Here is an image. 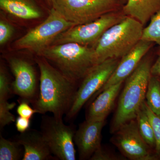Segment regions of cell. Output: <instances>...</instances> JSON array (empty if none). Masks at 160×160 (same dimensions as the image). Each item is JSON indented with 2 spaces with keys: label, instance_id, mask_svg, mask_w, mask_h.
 Returning a JSON list of instances; mask_svg holds the SVG:
<instances>
[{
  "label": "cell",
  "instance_id": "22",
  "mask_svg": "<svg viewBox=\"0 0 160 160\" xmlns=\"http://www.w3.org/2000/svg\"><path fill=\"white\" fill-rule=\"evenodd\" d=\"M142 106L151 123L155 139L156 152L158 155H160V116L155 113L146 104V101L143 103Z\"/></svg>",
  "mask_w": 160,
  "mask_h": 160
},
{
  "label": "cell",
  "instance_id": "9",
  "mask_svg": "<svg viewBox=\"0 0 160 160\" xmlns=\"http://www.w3.org/2000/svg\"><path fill=\"white\" fill-rule=\"evenodd\" d=\"M124 17L112 12L91 22L72 26L58 35L52 45L74 42L94 47L104 32Z\"/></svg>",
  "mask_w": 160,
  "mask_h": 160
},
{
  "label": "cell",
  "instance_id": "17",
  "mask_svg": "<svg viewBox=\"0 0 160 160\" xmlns=\"http://www.w3.org/2000/svg\"><path fill=\"white\" fill-rule=\"evenodd\" d=\"M160 9V0H127L123 14L138 20L144 26Z\"/></svg>",
  "mask_w": 160,
  "mask_h": 160
},
{
  "label": "cell",
  "instance_id": "13",
  "mask_svg": "<svg viewBox=\"0 0 160 160\" xmlns=\"http://www.w3.org/2000/svg\"><path fill=\"white\" fill-rule=\"evenodd\" d=\"M151 46L152 42L140 40L129 52L122 58L117 67L107 82L92 98L97 96L109 86L123 82L126 79L138 66Z\"/></svg>",
  "mask_w": 160,
  "mask_h": 160
},
{
  "label": "cell",
  "instance_id": "4",
  "mask_svg": "<svg viewBox=\"0 0 160 160\" xmlns=\"http://www.w3.org/2000/svg\"><path fill=\"white\" fill-rule=\"evenodd\" d=\"M143 29L142 23L129 16L111 26L95 46L98 63L127 54L141 40Z\"/></svg>",
  "mask_w": 160,
  "mask_h": 160
},
{
  "label": "cell",
  "instance_id": "2",
  "mask_svg": "<svg viewBox=\"0 0 160 160\" xmlns=\"http://www.w3.org/2000/svg\"><path fill=\"white\" fill-rule=\"evenodd\" d=\"M38 56L45 58L65 77L76 84L99 64L94 47L74 42L51 45Z\"/></svg>",
  "mask_w": 160,
  "mask_h": 160
},
{
  "label": "cell",
  "instance_id": "18",
  "mask_svg": "<svg viewBox=\"0 0 160 160\" xmlns=\"http://www.w3.org/2000/svg\"><path fill=\"white\" fill-rule=\"evenodd\" d=\"M138 129L142 138L150 148L155 147L153 129L146 111L142 106L136 117Z\"/></svg>",
  "mask_w": 160,
  "mask_h": 160
},
{
  "label": "cell",
  "instance_id": "7",
  "mask_svg": "<svg viewBox=\"0 0 160 160\" xmlns=\"http://www.w3.org/2000/svg\"><path fill=\"white\" fill-rule=\"evenodd\" d=\"M41 132L52 154L61 160H75L74 137L72 126L65 125L62 119L44 115L40 125Z\"/></svg>",
  "mask_w": 160,
  "mask_h": 160
},
{
  "label": "cell",
  "instance_id": "1",
  "mask_svg": "<svg viewBox=\"0 0 160 160\" xmlns=\"http://www.w3.org/2000/svg\"><path fill=\"white\" fill-rule=\"evenodd\" d=\"M35 60L40 71L39 92L32 104L38 113H52L62 119L69 112L78 88L76 84L65 77L46 59L38 56Z\"/></svg>",
  "mask_w": 160,
  "mask_h": 160
},
{
  "label": "cell",
  "instance_id": "31",
  "mask_svg": "<svg viewBox=\"0 0 160 160\" xmlns=\"http://www.w3.org/2000/svg\"><path fill=\"white\" fill-rule=\"evenodd\" d=\"M118 1H119L120 2H121V0H118Z\"/></svg>",
  "mask_w": 160,
  "mask_h": 160
},
{
  "label": "cell",
  "instance_id": "24",
  "mask_svg": "<svg viewBox=\"0 0 160 160\" xmlns=\"http://www.w3.org/2000/svg\"><path fill=\"white\" fill-rule=\"evenodd\" d=\"M12 93L11 84L7 72L2 66L0 69V101H8Z\"/></svg>",
  "mask_w": 160,
  "mask_h": 160
},
{
  "label": "cell",
  "instance_id": "6",
  "mask_svg": "<svg viewBox=\"0 0 160 160\" xmlns=\"http://www.w3.org/2000/svg\"><path fill=\"white\" fill-rule=\"evenodd\" d=\"M75 26L52 8L46 19L18 39L15 46L18 49H28L38 55L51 46L60 33Z\"/></svg>",
  "mask_w": 160,
  "mask_h": 160
},
{
  "label": "cell",
  "instance_id": "5",
  "mask_svg": "<svg viewBox=\"0 0 160 160\" xmlns=\"http://www.w3.org/2000/svg\"><path fill=\"white\" fill-rule=\"evenodd\" d=\"M118 0H52V8L75 26L93 22L121 7Z\"/></svg>",
  "mask_w": 160,
  "mask_h": 160
},
{
  "label": "cell",
  "instance_id": "21",
  "mask_svg": "<svg viewBox=\"0 0 160 160\" xmlns=\"http://www.w3.org/2000/svg\"><path fill=\"white\" fill-rule=\"evenodd\" d=\"M150 20L149 25L143 29L141 40L156 43L160 47V9Z\"/></svg>",
  "mask_w": 160,
  "mask_h": 160
},
{
  "label": "cell",
  "instance_id": "16",
  "mask_svg": "<svg viewBox=\"0 0 160 160\" xmlns=\"http://www.w3.org/2000/svg\"><path fill=\"white\" fill-rule=\"evenodd\" d=\"M0 8L22 19L39 18L43 14L39 0H0Z\"/></svg>",
  "mask_w": 160,
  "mask_h": 160
},
{
  "label": "cell",
  "instance_id": "11",
  "mask_svg": "<svg viewBox=\"0 0 160 160\" xmlns=\"http://www.w3.org/2000/svg\"><path fill=\"white\" fill-rule=\"evenodd\" d=\"M8 63L14 77L11 83L12 93L19 96L21 101L32 105L37 99L39 92L33 65L27 60L16 57L9 58Z\"/></svg>",
  "mask_w": 160,
  "mask_h": 160
},
{
  "label": "cell",
  "instance_id": "30",
  "mask_svg": "<svg viewBox=\"0 0 160 160\" xmlns=\"http://www.w3.org/2000/svg\"><path fill=\"white\" fill-rule=\"evenodd\" d=\"M47 1H48V2H49V4H50V6H51L52 0H47Z\"/></svg>",
  "mask_w": 160,
  "mask_h": 160
},
{
  "label": "cell",
  "instance_id": "26",
  "mask_svg": "<svg viewBox=\"0 0 160 160\" xmlns=\"http://www.w3.org/2000/svg\"><path fill=\"white\" fill-rule=\"evenodd\" d=\"M29 104V103L26 101H21L17 108V112L19 116L31 119L35 113H38L37 110L32 108Z\"/></svg>",
  "mask_w": 160,
  "mask_h": 160
},
{
  "label": "cell",
  "instance_id": "12",
  "mask_svg": "<svg viewBox=\"0 0 160 160\" xmlns=\"http://www.w3.org/2000/svg\"><path fill=\"white\" fill-rule=\"evenodd\" d=\"M105 120H87L81 123L74 135L80 160L90 159L102 146V132Z\"/></svg>",
  "mask_w": 160,
  "mask_h": 160
},
{
  "label": "cell",
  "instance_id": "8",
  "mask_svg": "<svg viewBox=\"0 0 160 160\" xmlns=\"http://www.w3.org/2000/svg\"><path fill=\"white\" fill-rule=\"evenodd\" d=\"M119 62L118 59H108L96 65L86 74L78 87L71 108L66 115V119L74 118L87 101L104 86Z\"/></svg>",
  "mask_w": 160,
  "mask_h": 160
},
{
  "label": "cell",
  "instance_id": "29",
  "mask_svg": "<svg viewBox=\"0 0 160 160\" xmlns=\"http://www.w3.org/2000/svg\"><path fill=\"white\" fill-rule=\"evenodd\" d=\"M150 72L152 76L157 77H160V47L158 56L155 62L151 66Z\"/></svg>",
  "mask_w": 160,
  "mask_h": 160
},
{
  "label": "cell",
  "instance_id": "27",
  "mask_svg": "<svg viewBox=\"0 0 160 160\" xmlns=\"http://www.w3.org/2000/svg\"><path fill=\"white\" fill-rule=\"evenodd\" d=\"M118 158L115 155L104 149L102 146H100L92 155L90 160H118Z\"/></svg>",
  "mask_w": 160,
  "mask_h": 160
},
{
  "label": "cell",
  "instance_id": "23",
  "mask_svg": "<svg viewBox=\"0 0 160 160\" xmlns=\"http://www.w3.org/2000/svg\"><path fill=\"white\" fill-rule=\"evenodd\" d=\"M16 104L15 103H9L8 101H0V128L1 129L7 125L15 122L14 115L11 111Z\"/></svg>",
  "mask_w": 160,
  "mask_h": 160
},
{
  "label": "cell",
  "instance_id": "25",
  "mask_svg": "<svg viewBox=\"0 0 160 160\" xmlns=\"http://www.w3.org/2000/svg\"><path fill=\"white\" fill-rule=\"evenodd\" d=\"M14 29L10 23L5 20L0 21V45L7 43L12 37Z\"/></svg>",
  "mask_w": 160,
  "mask_h": 160
},
{
  "label": "cell",
  "instance_id": "19",
  "mask_svg": "<svg viewBox=\"0 0 160 160\" xmlns=\"http://www.w3.org/2000/svg\"><path fill=\"white\" fill-rule=\"evenodd\" d=\"M22 146L17 141L6 139L1 135L0 160H22L24 150Z\"/></svg>",
  "mask_w": 160,
  "mask_h": 160
},
{
  "label": "cell",
  "instance_id": "15",
  "mask_svg": "<svg viewBox=\"0 0 160 160\" xmlns=\"http://www.w3.org/2000/svg\"><path fill=\"white\" fill-rule=\"evenodd\" d=\"M123 82L109 86L99 93L89 106L87 120H106L114 106Z\"/></svg>",
  "mask_w": 160,
  "mask_h": 160
},
{
  "label": "cell",
  "instance_id": "10",
  "mask_svg": "<svg viewBox=\"0 0 160 160\" xmlns=\"http://www.w3.org/2000/svg\"><path fill=\"white\" fill-rule=\"evenodd\" d=\"M112 142L124 156L132 160H152L156 157L140 134L136 119L120 127Z\"/></svg>",
  "mask_w": 160,
  "mask_h": 160
},
{
  "label": "cell",
  "instance_id": "14",
  "mask_svg": "<svg viewBox=\"0 0 160 160\" xmlns=\"http://www.w3.org/2000/svg\"><path fill=\"white\" fill-rule=\"evenodd\" d=\"M16 141L24 149L22 160H46L53 158L41 131L29 129L20 133Z\"/></svg>",
  "mask_w": 160,
  "mask_h": 160
},
{
  "label": "cell",
  "instance_id": "3",
  "mask_svg": "<svg viewBox=\"0 0 160 160\" xmlns=\"http://www.w3.org/2000/svg\"><path fill=\"white\" fill-rule=\"evenodd\" d=\"M151 62L143 59L133 72L126 78L112 119L110 132L114 133L123 125L134 119L146 99L151 77Z\"/></svg>",
  "mask_w": 160,
  "mask_h": 160
},
{
  "label": "cell",
  "instance_id": "20",
  "mask_svg": "<svg viewBox=\"0 0 160 160\" xmlns=\"http://www.w3.org/2000/svg\"><path fill=\"white\" fill-rule=\"evenodd\" d=\"M146 103L156 114L160 116V81L151 75L146 92Z\"/></svg>",
  "mask_w": 160,
  "mask_h": 160
},
{
  "label": "cell",
  "instance_id": "28",
  "mask_svg": "<svg viewBox=\"0 0 160 160\" xmlns=\"http://www.w3.org/2000/svg\"><path fill=\"white\" fill-rule=\"evenodd\" d=\"M30 126V119L19 116L16 119V128L20 133H22L29 130Z\"/></svg>",
  "mask_w": 160,
  "mask_h": 160
}]
</instances>
